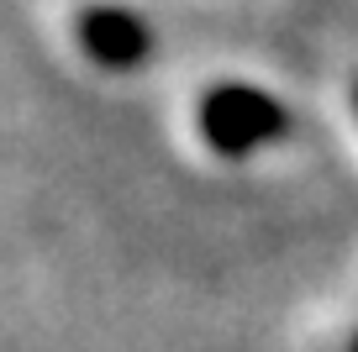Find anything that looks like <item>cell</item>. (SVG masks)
Returning a JSON list of instances; mask_svg holds the SVG:
<instances>
[{"label": "cell", "mask_w": 358, "mask_h": 352, "mask_svg": "<svg viewBox=\"0 0 358 352\" xmlns=\"http://www.w3.org/2000/svg\"><path fill=\"white\" fill-rule=\"evenodd\" d=\"M348 352H358V342H353V347H348Z\"/></svg>", "instance_id": "obj_4"}, {"label": "cell", "mask_w": 358, "mask_h": 352, "mask_svg": "<svg viewBox=\"0 0 358 352\" xmlns=\"http://www.w3.org/2000/svg\"><path fill=\"white\" fill-rule=\"evenodd\" d=\"M195 132L222 158H253L290 132V110L258 85H211L195 105Z\"/></svg>", "instance_id": "obj_1"}, {"label": "cell", "mask_w": 358, "mask_h": 352, "mask_svg": "<svg viewBox=\"0 0 358 352\" xmlns=\"http://www.w3.org/2000/svg\"><path fill=\"white\" fill-rule=\"evenodd\" d=\"M353 116H358V85H353Z\"/></svg>", "instance_id": "obj_3"}, {"label": "cell", "mask_w": 358, "mask_h": 352, "mask_svg": "<svg viewBox=\"0 0 358 352\" xmlns=\"http://www.w3.org/2000/svg\"><path fill=\"white\" fill-rule=\"evenodd\" d=\"M79 47H85L90 64L122 74V68H137L153 53V32H148V22L137 11H127V6H90V11L79 16Z\"/></svg>", "instance_id": "obj_2"}]
</instances>
